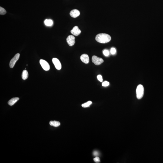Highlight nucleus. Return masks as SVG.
Here are the masks:
<instances>
[{
    "label": "nucleus",
    "instance_id": "nucleus-1",
    "mask_svg": "<svg viewBox=\"0 0 163 163\" xmlns=\"http://www.w3.org/2000/svg\"><path fill=\"white\" fill-rule=\"evenodd\" d=\"M111 39L109 35L105 33H100L96 35L95 40L98 42L105 44L109 42Z\"/></svg>",
    "mask_w": 163,
    "mask_h": 163
},
{
    "label": "nucleus",
    "instance_id": "nucleus-2",
    "mask_svg": "<svg viewBox=\"0 0 163 163\" xmlns=\"http://www.w3.org/2000/svg\"><path fill=\"white\" fill-rule=\"evenodd\" d=\"M144 93V89L143 85H139L136 89V97L137 99H141L143 96Z\"/></svg>",
    "mask_w": 163,
    "mask_h": 163
},
{
    "label": "nucleus",
    "instance_id": "nucleus-3",
    "mask_svg": "<svg viewBox=\"0 0 163 163\" xmlns=\"http://www.w3.org/2000/svg\"><path fill=\"white\" fill-rule=\"evenodd\" d=\"M92 61L95 65H99L103 62L104 61L102 58H99L98 57L93 56L92 57Z\"/></svg>",
    "mask_w": 163,
    "mask_h": 163
},
{
    "label": "nucleus",
    "instance_id": "nucleus-4",
    "mask_svg": "<svg viewBox=\"0 0 163 163\" xmlns=\"http://www.w3.org/2000/svg\"><path fill=\"white\" fill-rule=\"evenodd\" d=\"M20 57V54L18 53L15 55L14 58L10 61V68H13L14 66L17 62L18 61Z\"/></svg>",
    "mask_w": 163,
    "mask_h": 163
},
{
    "label": "nucleus",
    "instance_id": "nucleus-5",
    "mask_svg": "<svg viewBox=\"0 0 163 163\" xmlns=\"http://www.w3.org/2000/svg\"><path fill=\"white\" fill-rule=\"evenodd\" d=\"M40 63L42 68L45 71H48L50 69V66L48 62L42 59H41L40 61Z\"/></svg>",
    "mask_w": 163,
    "mask_h": 163
},
{
    "label": "nucleus",
    "instance_id": "nucleus-6",
    "mask_svg": "<svg viewBox=\"0 0 163 163\" xmlns=\"http://www.w3.org/2000/svg\"><path fill=\"white\" fill-rule=\"evenodd\" d=\"M52 61L55 68L58 70H61L62 67L61 64L59 60L58 59L54 58H53Z\"/></svg>",
    "mask_w": 163,
    "mask_h": 163
},
{
    "label": "nucleus",
    "instance_id": "nucleus-7",
    "mask_svg": "<svg viewBox=\"0 0 163 163\" xmlns=\"http://www.w3.org/2000/svg\"><path fill=\"white\" fill-rule=\"evenodd\" d=\"M75 37L72 35L69 36L67 39V43L70 46H73L74 45L75 41Z\"/></svg>",
    "mask_w": 163,
    "mask_h": 163
},
{
    "label": "nucleus",
    "instance_id": "nucleus-8",
    "mask_svg": "<svg viewBox=\"0 0 163 163\" xmlns=\"http://www.w3.org/2000/svg\"><path fill=\"white\" fill-rule=\"evenodd\" d=\"M81 31L79 29L77 26H75L71 31V33L75 36H79L81 33Z\"/></svg>",
    "mask_w": 163,
    "mask_h": 163
},
{
    "label": "nucleus",
    "instance_id": "nucleus-9",
    "mask_svg": "<svg viewBox=\"0 0 163 163\" xmlns=\"http://www.w3.org/2000/svg\"><path fill=\"white\" fill-rule=\"evenodd\" d=\"M80 59L83 63L86 64H87L89 62V58L87 54H82L80 57Z\"/></svg>",
    "mask_w": 163,
    "mask_h": 163
},
{
    "label": "nucleus",
    "instance_id": "nucleus-10",
    "mask_svg": "<svg viewBox=\"0 0 163 163\" xmlns=\"http://www.w3.org/2000/svg\"><path fill=\"white\" fill-rule=\"evenodd\" d=\"M70 15L72 17L76 18L80 15V11L77 9L73 10L70 12Z\"/></svg>",
    "mask_w": 163,
    "mask_h": 163
},
{
    "label": "nucleus",
    "instance_id": "nucleus-11",
    "mask_svg": "<svg viewBox=\"0 0 163 163\" xmlns=\"http://www.w3.org/2000/svg\"><path fill=\"white\" fill-rule=\"evenodd\" d=\"M19 99H20L18 97L13 98L12 99L8 101V104L11 106L14 105L16 102H17L19 100Z\"/></svg>",
    "mask_w": 163,
    "mask_h": 163
},
{
    "label": "nucleus",
    "instance_id": "nucleus-12",
    "mask_svg": "<svg viewBox=\"0 0 163 163\" xmlns=\"http://www.w3.org/2000/svg\"><path fill=\"white\" fill-rule=\"evenodd\" d=\"M28 73L27 70H23L22 75V78L23 80H26L28 78Z\"/></svg>",
    "mask_w": 163,
    "mask_h": 163
},
{
    "label": "nucleus",
    "instance_id": "nucleus-13",
    "mask_svg": "<svg viewBox=\"0 0 163 163\" xmlns=\"http://www.w3.org/2000/svg\"><path fill=\"white\" fill-rule=\"evenodd\" d=\"M49 124L51 126L54 127H58L60 125V123L59 122L57 121H51L50 122Z\"/></svg>",
    "mask_w": 163,
    "mask_h": 163
},
{
    "label": "nucleus",
    "instance_id": "nucleus-14",
    "mask_svg": "<svg viewBox=\"0 0 163 163\" xmlns=\"http://www.w3.org/2000/svg\"><path fill=\"white\" fill-rule=\"evenodd\" d=\"M45 24L46 26H51L53 25V22L51 20H46L45 21Z\"/></svg>",
    "mask_w": 163,
    "mask_h": 163
},
{
    "label": "nucleus",
    "instance_id": "nucleus-15",
    "mask_svg": "<svg viewBox=\"0 0 163 163\" xmlns=\"http://www.w3.org/2000/svg\"><path fill=\"white\" fill-rule=\"evenodd\" d=\"M92 104V102L91 101H88L86 103L82 104V107H83V108H87V107H89V106H90Z\"/></svg>",
    "mask_w": 163,
    "mask_h": 163
},
{
    "label": "nucleus",
    "instance_id": "nucleus-16",
    "mask_svg": "<svg viewBox=\"0 0 163 163\" xmlns=\"http://www.w3.org/2000/svg\"><path fill=\"white\" fill-rule=\"evenodd\" d=\"M7 13L6 10L1 7H0V14L1 15H4Z\"/></svg>",
    "mask_w": 163,
    "mask_h": 163
},
{
    "label": "nucleus",
    "instance_id": "nucleus-17",
    "mask_svg": "<svg viewBox=\"0 0 163 163\" xmlns=\"http://www.w3.org/2000/svg\"><path fill=\"white\" fill-rule=\"evenodd\" d=\"M103 54L105 56H108L109 55V51L108 50H104L103 51Z\"/></svg>",
    "mask_w": 163,
    "mask_h": 163
},
{
    "label": "nucleus",
    "instance_id": "nucleus-18",
    "mask_svg": "<svg viewBox=\"0 0 163 163\" xmlns=\"http://www.w3.org/2000/svg\"><path fill=\"white\" fill-rule=\"evenodd\" d=\"M109 85V82L107 81H105L102 83V86L105 87L108 86Z\"/></svg>",
    "mask_w": 163,
    "mask_h": 163
},
{
    "label": "nucleus",
    "instance_id": "nucleus-19",
    "mask_svg": "<svg viewBox=\"0 0 163 163\" xmlns=\"http://www.w3.org/2000/svg\"><path fill=\"white\" fill-rule=\"evenodd\" d=\"M94 161L96 163H99L100 162V159L99 157L96 156V157L93 159Z\"/></svg>",
    "mask_w": 163,
    "mask_h": 163
},
{
    "label": "nucleus",
    "instance_id": "nucleus-20",
    "mask_svg": "<svg viewBox=\"0 0 163 163\" xmlns=\"http://www.w3.org/2000/svg\"><path fill=\"white\" fill-rule=\"evenodd\" d=\"M110 52L111 54L113 55L116 53V50L115 48H112L111 49Z\"/></svg>",
    "mask_w": 163,
    "mask_h": 163
},
{
    "label": "nucleus",
    "instance_id": "nucleus-21",
    "mask_svg": "<svg viewBox=\"0 0 163 163\" xmlns=\"http://www.w3.org/2000/svg\"><path fill=\"white\" fill-rule=\"evenodd\" d=\"M97 78L98 80L99 81L102 82L103 81V79L102 76L100 75H98L97 76Z\"/></svg>",
    "mask_w": 163,
    "mask_h": 163
},
{
    "label": "nucleus",
    "instance_id": "nucleus-22",
    "mask_svg": "<svg viewBox=\"0 0 163 163\" xmlns=\"http://www.w3.org/2000/svg\"><path fill=\"white\" fill-rule=\"evenodd\" d=\"M93 155L95 156H97L99 155V153L98 151H94L93 152Z\"/></svg>",
    "mask_w": 163,
    "mask_h": 163
}]
</instances>
